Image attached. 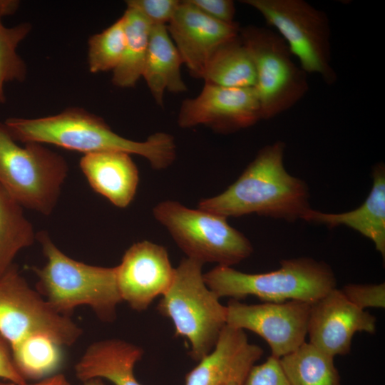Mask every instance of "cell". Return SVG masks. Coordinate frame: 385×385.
Listing matches in <instances>:
<instances>
[{"label": "cell", "instance_id": "6da1fadb", "mask_svg": "<svg viewBox=\"0 0 385 385\" xmlns=\"http://www.w3.org/2000/svg\"><path fill=\"white\" fill-rule=\"evenodd\" d=\"M4 123L16 142L53 144L85 155L107 151L138 155L158 170L169 168L176 158L170 134L158 132L144 141L130 140L113 131L101 117L80 108L37 118H9Z\"/></svg>", "mask_w": 385, "mask_h": 385}, {"label": "cell", "instance_id": "7a4b0ae2", "mask_svg": "<svg viewBox=\"0 0 385 385\" xmlns=\"http://www.w3.org/2000/svg\"><path fill=\"white\" fill-rule=\"evenodd\" d=\"M285 144L265 145L240 176L222 193L201 200L197 207L225 217L258 215L293 222L311 207L306 183L284 166Z\"/></svg>", "mask_w": 385, "mask_h": 385}, {"label": "cell", "instance_id": "3957f363", "mask_svg": "<svg viewBox=\"0 0 385 385\" xmlns=\"http://www.w3.org/2000/svg\"><path fill=\"white\" fill-rule=\"evenodd\" d=\"M36 239L46 258V265L34 267L37 291L58 313L68 316L78 307L92 309L99 319L111 322L123 302L116 280L115 267L88 265L60 250L48 234L40 231Z\"/></svg>", "mask_w": 385, "mask_h": 385}, {"label": "cell", "instance_id": "277c9868", "mask_svg": "<svg viewBox=\"0 0 385 385\" xmlns=\"http://www.w3.org/2000/svg\"><path fill=\"white\" fill-rule=\"evenodd\" d=\"M203 278L218 298L240 300L255 296L265 302L297 300L313 304L337 285L332 267L310 257L283 260L278 270L257 274L217 265L203 273Z\"/></svg>", "mask_w": 385, "mask_h": 385}, {"label": "cell", "instance_id": "5b68a950", "mask_svg": "<svg viewBox=\"0 0 385 385\" xmlns=\"http://www.w3.org/2000/svg\"><path fill=\"white\" fill-rule=\"evenodd\" d=\"M202 265L183 258L157 306L158 312L173 322L175 335L188 340L190 355L197 361L213 349L227 324L226 306L207 286Z\"/></svg>", "mask_w": 385, "mask_h": 385}, {"label": "cell", "instance_id": "8992f818", "mask_svg": "<svg viewBox=\"0 0 385 385\" xmlns=\"http://www.w3.org/2000/svg\"><path fill=\"white\" fill-rule=\"evenodd\" d=\"M68 169L66 160L43 144L18 145L0 122V185L22 207L49 215Z\"/></svg>", "mask_w": 385, "mask_h": 385}, {"label": "cell", "instance_id": "52a82bcc", "mask_svg": "<svg viewBox=\"0 0 385 385\" xmlns=\"http://www.w3.org/2000/svg\"><path fill=\"white\" fill-rule=\"evenodd\" d=\"M153 214L187 257L202 264L232 267L253 252L250 241L222 215L170 200L155 205Z\"/></svg>", "mask_w": 385, "mask_h": 385}, {"label": "cell", "instance_id": "ba28073f", "mask_svg": "<svg viewBox=\"0 0 385 385\" xmlns=\"http://www.w3.org/2000/svg\"><path fill=\"white\" fill-rule=\"evenodd\" d=\"M239 35L255 66L254 88L262 119L274 118L294 106L307 93V73L297 66L287 44L274 30L250 25L240 27Z\"/></svg>", "mask_w": 385, "mask_h": 385}, {"label": "cell", "instance_id": "9c48e42d", "mask_svg": "<svg viewBox=\"0 0 385 385\" xmlns=\"http://www.w3.org/2000/svg\"><path fill=\"white\" fill-rule=\"evenodd\" d=\"M257 11L287 44L307 73L326 84L337 81L332 64L331 29L324 12L304 0H242Z\"/></svg>", "mask_w": 385, "mask_h": 385}, {"label": "cell", "instance_id": "30bf717a", "mask_svg": "<svg viewBox=\"0 0 385 385\" xmlns=\"http://www.w3.org/2000/svg\"><path fill=\"white\" fill-rule=\"evenodd\" d=\"M0 332L11 346L42 336L63 347L76 343L83 330L70 317L57 312L13 265L0 277Z\"/></svg>", "mask_w": 385, "mask_h": 385}, {"label": "cell", "instance_id": "8fae6325", "mask_svg": "<svg viewBox=\"0 0 385 385\" xmlns=\"http://www.w3.org/2000/svg\"><path fill=\"white\" fill-rule=\"evenodd\" d=\"M310 308L311 304L297 300L247 304L231 299L227 324L257 334L279 359L305 342Z\"/></svg>", "mask_w": 385, "mask_h": 385}, {"label": "cell", "instance_id": "7c38bea8", "mask_svg": "<svg viewBox=\"0 0 385 385\" xmlns=\"http://www.w3.org/2000/svg\"><path fill=\"white\" fill-rule=\"evenodd\" d=\"M262 119L254 87L232 88L205 82L200 93L181 104L178 124L182 128L200 125L227 134L250 127Z\"/></svg>", "mask_w": 385, "mask_h": 385}, {"label": "cell", "instance_id": "4fadbf2b", "mask_svg": "<svg viewBox=\"0 0 385 385\" xmlns=\"http://www.w3.org/2000/svg\"><path fill=\"white\" fill-rule=\"evenodd\" d=\"M115 270L122 301L138 312L166 292L175 274L166 248L148 240L132 245Z\"/></svg>", "mask_w": 385, "mask_h": 385}, {"label": "cell", "instance_id": "5bb4252c", "mask_svg": "<svg viewBox=\"0 0 385 385\" xmlns=\"http://www.w3.org/2000/svg\"><path fill=\"white\" fill-rule=\"evenodd\" d=\"M376 330V318L356 307L341 289L334 288L311 304L309 342L333 357L349 352L356 332Z\"/></svg>", "mask_w": 385, "mask_h": 385}, {"label": "cell", "instance_id": "9a60e30c", "mask_svg": "<svg viewBox=\"0 0 385 385\" xmlns=\"http://www.w3.org/2000/svg\"><path fill=\"white\" fill-rule=\"evenodd\" d=\"M237 23L215 20L196 8L189 0L181 1L167 26L183 64L192 76L202 78L215 51L225 41L238 35Z\"/></svg>", "mask_w": 385, "mask_h": 385}, {"label": "cell", "instance_id": "2e32d148", "mask_svg": "<svg viewBox=\"0 0 385 385\" xmlns=\"http://www.w3.org/2000/svg\"><path fill=\"white\" fill-rule=\"evenodd\" d=\"M262 354L263 349L250 343L244 330L226 324L213 349L188 373L185 385H222L230 379L245 382Z\"/></svg>", "mask_w": 385, "mask_h": 385}, {"label": "cell", "instance_id": "e0dca14e", "mask_svg": "<svg viewBox=\"0 0 385 385\" xmlns=\"http://www.w3.org/2000/svg\"><path fill=\"white\" fill-rule=\"evenodd\" d=\"M373 185L365 201L355 210L342 213H327L310 208L302 220L332 229L345 225L371 240L376 250L385 257V166L374 165Z\"/></svg>", "mask_w": 385, "mask_h": 385}, {"label": "cell", "instance_id": "ac0fdd59", "mask_svg": "<svg viewBox=\"0 0 385 385\" xmlns=\"http://www.w3.org/2000/svg\"><path fill=\"white\" fill-rule=\"evenodd\" d=\"M80 167L91 187L120 208L133 200L139 182L138 168L130 155L107 151L84 155Z\"/></svg>", "mask_w": 385, "mask_h": 385}, {"label": "cell", "instance_id": "d6986e66", "mask_svg": "<svg viewBox=\"0 0 385 385\" xmlns=\"http://www.w3.org/2000/svg\"><path fill=\"white\" fill-rule=\"evenodd\" d=\"M143 354L142 348L122 339L95 342L75 365L76 378L83 382L104 378L114 385H142L134 375V367Z\"/></svg>", "mask_w": 385, "mask_h": 385}, {"label": "cell", "instance_id": "ffe728a7", "mask_svg": "<svg viewBox=\"0 0 385 385\" xmlns=\"http://www.w3.org/2000/svg\"><path fill=\"white\" fill-rule=\"evenodd\" d=\"M182 64V58L168 34L167 25L151 26L142 77L158 106H163L165 91L181 93L187 90L181 75Z\"/></svg>", "mask_w": 385, "mask_h": 385}, {"label": "cell", "instance_id": "44dd1931", "mask_svg": "<svg viewBox=\"0 0 385 385\" xmlns=\"http://www.w3.org/2000/svg\"><path fill=\"white\" fill-rule=\"evenodd\" d=\"M202 78L205 82L225 87H255V66L239 34L215 51Z\"/></svg>", "mask_w": 385, "mask_h": 385}, {"label": "cell", "instance_id": "7402d4cb", "mask_svg": "<svg viewBox=\"0 0 385 385\" xmlns=\"http://www.w3.org/2000/svg\"><path fill=\"white\" fill-rule=\"evenodd\" d=\"M125 43L121 59L113 71L112 83L133 87L143 76L151 25L138 12L127 8L123 14Z\"/></svg>", "mask_w": 385, "mask_h": 385}, {"label": "cell", "instance_id": "603a6c76", "mask_svg": "<svg viewBox=\"0 0 385 385\" xmlns=\"http://www.w3.org/2000/svg\"><path fill=\"white\" fill-rule=\"evenodd\" d=\"M334 358L305 342L279 362L292 385H342Z\"/></svg>", "mask_w": 385, "mask_h": 385}, {"label": "cell", "instance_id": "cb8c5ba5", "mask_svg": "<svg viewBox=\"0 0 385 385\" xmlns=\"http://www.w3.org/2000/svg\"><path fill=\"white\" fill-rule=\"evenodd\" d=\"M22 208L0 185V277L14 265L19 251L31 246L36 239Z\"/></svg>", "mask_w": 385, "mask_h": 385}, {"label": "cell", "instance_id": "d4e9b609", "mask_svg": "<svg viewBox=\"0 0 385 385\" xmlns=\"http://www.w3.org/2000/svg\"><path fill=\"white\" fill-rule=\"evenodd\" d=\"M61 347L45 337H29L11 346L14 364L26 380L46 378L60 367Z\"/></svg>", "mask_w": 385, "mask_h": 385}, {"label": "cell", "instance_id": "484cf974", "mask_svg": "<svg viewBox=\"0 0 385 385\" xmlns=\"http://www.w3.org/2000/svg\"><path fill=\"white\" fill-rule=\"evenodd\" d=\"M12 13V4L8 0H0V103L6 101L5 84L23 81L27 73L26 63L19 55L17 48L29 34L31 25L25 22L6 26L2 19Z\"/></svg>", "mask_w": 385, "mask_h": 385}, {"label": "cell", "instance_id": "4316f807", "mask_svg": "<svg viewBox=\"0 0 385 385\" xmlns=\"http://www.w3.org/2000/svg\"><path fill=\"white\" fill-rule=\"evenodd\" d=\"M125 33L123 16L101 33L91 36L88 43V63L91 73L113 71L124 50Z\"/></svg>", "mask_w": 385, "mask_h": 385}, {"label": "cell", "instance_id": "83f0119b", "mask_svg": "<svg viewBox=\"0 0 385 385\" xmlns=\"http://www.w3.org/2000/svg\"><path fill=\"white\" fill-rule=\"evenodd\" d=\"M181 1L178 0H128L127 8L138 12L153 26L166 25L176 12Z\"/></svg>", "mask_w": 385, "mask_h": 385}, {"label": "cell", "instance_id": "f1b7e54d", "mask_svg": "<svg viewBox=\"0 0 385 385\" xmlns=\"http://www.w3.org/2000/svg\"><path fill=\"white\" fill-rule=\"evenodd\" d=\"M341 290L352 304L361 309L385 307L384 283L348 284Z\"/></svg>", "mask_w": 385, "mask_h": 385}, {"label": "cell", "instance_id": "f546056e", "mask_svg": "<svg viewBox=\"0 0 385 385\" xmlns=\"http://www.w3.org/2000/svg\"><path fill=\"white\" fill-rule=\"evenodd\" d=\"M243 385H292L285 375L279 359L270 356L262 364H255Z\"/></svg>", "mask_w": 385, "mask_h": 385}, {"label": "cell", "instance_id": "4dcf8cb0", "mask_svg": "<svg viewBox=\"0 0 385 385\" xmlns=\"http://www.w3.org/2000/svg\"><path fill=\"white\" fill-rule=\"evenodd\" d=\"M192 4L208 16L226 23L234 24L235 7L230 0H189Z\"/></svg>", "mask_w": 385, "mask_h": 385}, {"label": "cell", "instance_id": "1f68e13d", "mask_svg": "<svg viewBox=\"0 0 385 385\" xmlns=\"http://www.w3.org/2000/svg\"><path fill=\"white\" fill-rule=\"evenodd\" d=\"M0 379L15 385H26V380L18 371L12 356L11 346L0 332Z\"/></svg>", "mask_w": 385, "mask_h": 385}, {"label": "cell", "instance_id": "d6a6232c", "mask_svg": "<svg viewBox=\"0 0 385 385\" xmlns=\"http://www.w3.org/2000/svg\"><path fill=\"white\" fill-rule=\"evenodd\" d=\"M26 385H71V384L63 374H57L43 378L38 382Z\"/></svg>", "mask_w": 385, "mask_h": 385}, {"label": "cell", "instance_id": "836d02e7", "mask_svg": "<svg viewBox=\"0 0 385 385\" xmlns=\"http://www.w3.org/2000/svg\"><path fill=\"white\" fill-rule=\"evenodd\" d=\"M83 385H105L100 378L88 379L83 382Z\"/></svg>", "mask_w": 385, "mask_h": 385}, {"label": "cell", "instance_id": "e575fe53", "mask_svg": "<svg viewBox=\"0 0 385 385\" xmlns=\"http://www.w3.org/2000/svg\"><path fill=\"white\" fill-rule=\"evenodd\" d=\"M244 382L237 379H230L223 383L222 385H243Z\"/></svg>", "mask_w": 385, "mask_h": 385}, {"label": "cell", "instance_id": "d590c367", "mask_svg": "<svg viewBox=\"0 0 385 385\" xmlns=\"http://www.w3.org/2000/svg\"><path fill=\"white\" fill-rule=\"evenodd\" d=\"M0 385H15V384H13V383L5 381V382H1L0 381Z\"/></svg>", "mask_w": 385, "mask_h": 385}]
</instances>
